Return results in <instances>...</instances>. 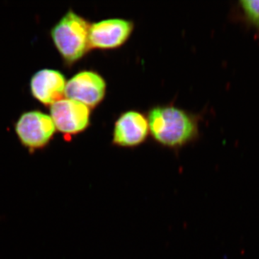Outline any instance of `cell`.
Here are the masks:
<instances>
[{"mask_svg":"<svg viewBox=\"0 0 259 259\" xmlns=\"http://www.w3.org/2000/svg\"><path fill=\"white\" fill-rule=\"evenodd\" d=\"M232 18L254 30L259 40V0H241L232 12Z\"/></svg>","mask_w":259,"mask_h":259,"instance_id":"cell-9","label":"cell"},{"mask_svg":"<svg viewBox=\"0 0 259 259\" xmlns=\"http://www.w3.org/2000/svg\"><path fill=\"white\" fill-rule=\"evenodd\" d=\"M90 26L84 18L70 10L51 29L54 46L66 64H74L90 50Z\"/></svg>","mask_w":259,"mask_h":259,"instance_id":"cell-2","label":"cell"},{"mask_svg":"<svg viewBox=\"0 0 259 259\" xmlns=\"http://www.w3.org/2000/svg\"><path fill=\"white\" fill-rule=\"evenodd\" d=\"M148 134L147 117L141 112L130 110L116 120L112 143L120 147H136L146 141Z\"/></svg>","mask_w":259,"mask_h":259,"instance_id":"cell-7","label":"cell"},{"mask_svg":"<svg viewBox=\"0 0 259 259\" xmlns=\"http://www.w3.org/2000/svg\"><path fill=\"white\" fill-rule=\"evenodd\" d=\"M134 28V23L125 19H107L93 23L89 31L90 49L108 50L122 47Z\"/></svg>","mask_w":259,"mask_h":259,"instance_id":"cell-5","label":"cell"},{"mask_svg":"<svg viewBox=\"0 0 259 259\" xmlns=\"http://www.w3.org/2000/svg\"><path fill=\"white\" fill-rule=\"evenodd\" d=\"M106 89V82L100 74L93 71H82L66 82L64 95L91 108L103 100Z\"/></svg>","mask_w":259,"mask_h":259,"instance_id":"cell-6","label":"cell"},{"mask_svg":"<svg viewBox=\"0 0 259 259\" xmlns=\"http://www.w3.org/2000/svg\"><path fill=\"white\" fill-rule=\"evenodd\" d=\"M147 119L153 139L166 147H182L198 136L197 117L178 107H153L148 112Z\"/></svg>","mask_w":259,"mask_h":259,"instance_id":"cell-1","label":"cell"},{"mask_svg":"<svg viewBox=\"0 0 259 259\" xmlns=\"http://www.w3.org/2000/svg\"><path fill=\"white\" fill-rule=\"evenodd\" d=\"M66 79L57 70L44 69L37 71L30 79L32 97L45 105H52L64 96Z\"/></svg>","mask_w":259,"mask_h":259,"instance_id":"cell-8","label":"cell"},{"mask_svg":"<svg viewBox=\"0 0 259 259\" xmlns=\"http://www.w3.org/2000/svg\"><path fill=\"white\" fill-rule=\"evenodd\" d=\"M15 133L21 144L29 150L47 146L54 137L56 127L51 116L32 110L24 112L15 125Z\"/></svg>","mask_w":259,"mask_h":259,"instance_id":"cell-3","label":"cell"},{"mask_svg":"<svg viewBox=\"0 0 259 259\" xmlns=\"http://www.w3.org/2000/svg\"><path fill=\"white\" fill-rule=\"evenodd\" d=\"M50 112L56 129L61 134H79L90 125V107L76 100L61 99L51 105Z\"/></svg>","mask_w":259,"mask_h":259,"instance_id":"cell-4","label":"cell"}]
</instances>
